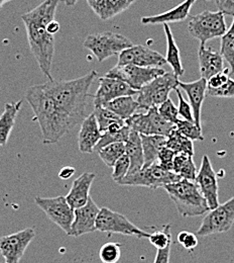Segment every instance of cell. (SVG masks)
I'll return each mask as SVG.
<instances>
[{"mask_svg": "<svg viewBox=\"0 0 234 263\" xmlns=\"http://www.w3.org/2000/svg\"><path fill=\"white\" fill-rule=\"evenodd\" d=\"M173 172L178 174L182 179L195 181L198 172L193 161V156L185 153H178L174 159Z\"/></svg>", "mask_w": 234, "mask_h": 263, "instance_id": "cell-29", "label": "cell"}, {"mask_svg": "<svg viewBox=\"0 0 234 263\" xmlns=\"http://www.w3.org/2000/svg\"><path fill=\"white\" fill-rule=\"evenodd\" d=\"M121 256V245L115 242H108L102 245L99 257L103 263H116Z\"/></svg>", "mask_w": 234, "mask_h": 263, "instance_id": "cell-35", "label": "cell"}, {"mask_svg": "<svg viewBox=\"0 0 234 263\" xmlns=\"http://www.w3.org/2000/svg\"><path fill=\"white\" fill-rule=\"evenodd\" d=\"M177 130L186 138L191 141H204V137L202 135V129L197 127V125L193 122H189L186 120H180L176 124Z\"/></svg>", "mask_w": 234, "mask_h": 263, "instance_id": "cell-36", "label": "cell"}, {"mask_svg": "<svg viewBox=\"0 0 234 263\" xmlns=\"http://www.w3.org/2000/svg\"><path fill=\"white\" fill-rule=\"evenodd\" d=\"M176 155H177L176 152L168 149L167 147H164L159 154L158 164L160 165L162 168H164L165 170L173 171V164H174V159Z\"/></svg>", "mask_w": 234, "mask_h": 263, "instance_id": "cell-44", "label": "cell"}, {"mask_svg": "<svg viewBox=\"0 0 234 263\" xmlns=\"http://www.w3.org/2000/svg\"><path fill=\"white\" fill-rule=\"evenodd\" d=\"M143 156H144V165L143 168L150 167L151 165L158 163V158L161 150L166 147L167 138L164 136L158 135H140Z\"/></svg>", "mask_w": 234, "mask_h": 263, "instance_id": "cell-25", "label": "cell"}, {"mask_svg": "<svg viewBox=\"0 0 234 263\" xmlns=\"http://www.w3.org/2000/svg\"><path fill=\"white\" fill-rule=\"evenodd\" d=\"M0 9H1V8H0Z\"/></svg>", "mask_w": 234, "mask_h": 263, "instance_id": "cell-54", "label": "cell"}, {"mask_svg": "<svg viewBox=\"0 0 234 263\" xmlns=\"http://www.w3.org/2000/svg\"><path fill=\"white\" fill-rule=\"evenodd\" d=\"M130 167H131L130 158L127 157L126 154H124L121 158L118 159V161L113 166L112 179L115 182L123 179L127 175V173L130 171Z\"/></svg>", "mask_w": 234, "mask_h": 263, "instance_id": "cell-40", "label": "cell"}, {"mask_svg": "<svg viewBox=\"0 0 234 263\" xmlns=\"http://www.w3.org/2000/svg\"><path fill=\"white\" fill-rule=\"evenodd\" d=\"M195 183L199 187L203 197H205L210 210H213L220 204L217 174L214 171L211 161L207 155L203 156Z\"/></svg>", "mask_w": 234, "mask_h": 263, "instance_id": "cell-15", "label": "cell"}, {"mask_svg": "<svg viewBox=\"0 0 234 263\" xmlns=\"http://www.w3.org/2000/svg\"><path fill=\"white\" fill-rule=\"evenodd\" d=\"M148 240L152 245L157 249H165L172 243V234L171 225H165L162 230L156 231L152 233L148 237Z\"/></svg>", "mask_w": 234, "mask_h": 263, "instance_id": "cell-37", "label": "cell"}, {"mask_svg": "<svg viewBox=\"0 0 234 263\" xmlns=\"http://www.w3.org/2000/svg\"><path fill=\"white\" fill-rule=\"evenodd\" d=\"M22 105L23 100L5 104L4 110L0 116V146H4L7 143Z\"/></svg>", "mask_w": 234, "mask_h": 263, "instance_id": "cell-26", "label": "cell"}, {"mask_svg": "<svg viewBox=\"0 0 234 263\" xmlns=\"http://www.w3.org/2000/svg\"><path fill=\"white\" fill-rule=\"evenodd\" d=\"M177 97L179 99V107H178V111H179V116H181L182 118H184V120L189 121V122H194V117H193V110L191 107V104L186 101L185 99L183 98L180 89H178V87L175 89Z\"/></svg>", "mask_w": 234, "mask_h": 263, "instance_id": "cell-42", "label": "cell"}, {"mask_svg": "<svg viewBox=\"0 0 234 263\" xmlns=\"http://www.w3.org/2000/svg\"><path fill=\"white\" fill-rule=\"evenodd\" d=\"M103 106L125 122L135 114L138 108V103L133 97H121L104 104Z\"/></svg>", "mask_w": 234, "mask_h": 263, "instance_id": "cell-28", "label": "cell"}, {"mask_svg": "<svg viewBox=\"0 0 234 263\" xmlns=\"http://www.w3.org/2000/svg\"><path fill=\"white\" fill-rule=\"evenodd\" d=\"M169 254H171V245L167 246L165 249H158L154 263H169Z\"/></svg>", "mask_w": 234, "mask_h": 263, "instance_id": "cell-48", "label": "cell"}, {"mask_svg": "<svg viewBox=\"0 0 234 263\" xmlns=\"http://www.w3.org/2000/svg\"><path fill=\"white\" fill-rule=\"evenodd\" d=\"M178 242L187 250H193L198 245V239L197 235L188 232V231H182L178 234Z\"/></svg>", "mask_w": 234, "mask_h": 263, "instance_id": "cell-43", "label": "cell"}, {"mask_svg": "<svg viewBox=\"0 0 234 263\" xmlns=\"http://www.w3.org/2000/svg\"><path fill=\"white\" fill-rule=\"evenodd\" d=\"M64 1H65L66 5H68V6H73L78 2V0H64Z\"/></svg>", "mask_w": 234, "mask_h": 263, "instance_id": "cell-51", "label": "cell"}, {"mask_svg": "<svg viewBox=\"0 0 234 263\" xmlns=\"http://www.w3.org/2000/svg\"><path fill=\"white\" fill-rule=\"evenodd\" d=\"M131 128L129 126H124L121 130L117 132H105L102 134L100 141L98 142L97 146L95 147V150L98 152L100 149L104 148L107 145L117 143V142H122L126 143L131 134Z\"/></svg>", "mask_w": 234, "mask_h": 263, "instance_id": "cell-34", "label": "cell"}, {"mask_svg": "<svg viewBox=\"0 0 234 263\" xmlns=\"http://www.w3.org/2000/svg\"><path fill=\"white\" fill-rule=\"evenodd\" d=\"M132 130V129H131ZM125 154L130 158L131 167L127 175H132L143 168L144 156L142 150V144L140 135L137 132L132 130L129 140L125 143Z\"/></svg>", "mask_w": 234, "mask_h": 263, "instance_id": "cell-24", "label": "cell"}, {"mask_svg": "<svg viewBox=\"0 0 234 263\" xmlns=\"http://www.w3.org/2000/svg\"><path fill=\"white\" fill-rule=\"evenodd\" d=\"M188 31L201 45H205L210 40L222 37L227 32L225 14L221 11L205 10L191 17Z\"/></svg>", "mask_w": 234, "mask_h": 263, "instance_id": "cell-6", "label": "cell"}, {"mask_svg": "<svg viewBox=\"0 0 234 263\" xmlns=\"http://www.w3.org/2000/svg\"><path fill=\"white\" fill-rule=\"evenodd\" d=\"M132 3L129 0H107L102 21H108L126 10Z\"/></svg>", "mask_w": 234, "mask_h": 263, "instance_id": "cell-38", "label": "cell"}, {"mask_svg": "<svg viewBox=\"0 0 234 263\" xmlns=\"http://www.w3.org/2000/svg\"><path fill=\"white\" fill-rule=\"evenodd\" d=\"M35 231L27 228L0 238V254L4 263H19L28 246L34 240Z\"/></svg>", "mask_w": 234, "mask_h": 263, "instance_id": "cell-14", "label": "cell"}, {"mask_svg": "<svg viewBox=\"0 0 234 263\" xmlns=\"http://www.w3.org/2000/svg\"><path fill=\"white\" fill-rule=\"evenodd\" d=\"M95 178V173L85 172L77 179H75L71 187V191L65 197L68 203L71 205L73 210L82 208L88 202L90 197V189Z\"/></svg>", "mask_w": 234, "mask_h": 263, "instance_id": "cell-19", "label": "cell"}, {"mask_svg": "<svg viewBox=\"0 0 234 263\" xmlns=\"http://www.w3.org/2000/svg\"><path fill=\"white\" fill-rule=\"evenodd\" d=\"M125 125L139 135H158L166 138L177 129L175 124L167 122L160 115L158 107H152L145 114H134L125 121Z\"/></svg>", "mask_w": 234, "mask_h": 263, "instance_id": "cell-9", "label": "cell"}, {"mask_svg": "<svg viewBox=\"0 0 234 263\" xmlns=\"http://www.w3.org/2000/svg\"><path fill=\"white\" fill-rule=\"evenodd\" d=\"M220 54L229 64L231 73L234 74V18L230 29L221 37Z\"/></svg>", "mask_w": 234, "mask_h": 263, "instance_id": "cell-32", "label": "cell"}, {"mask_svg": "<svg viewBox=\"0 0 234 263\" xmlns=\"http://www.w3.org/2000/svg\"><path fill=\"white\" fill-rule=\"evenodd\" d=\"M228 79H229V76L224 72L216 74L213 77H211L209 80H207V88H211V89L219 88L222 85H224L228 81Z\"/></svg>", "mask_w": 234, "mask_h": 263, "instance_id": "cell-45", "label": "cell"}, {"mask_svg": "<svg viewBox=\"0 0 234 263\" xmlns=\"http://www.w3.org/2000/svg\"><path fill=\"white\" fill-rule=\"evenodd\" d=\"M158 110L165 120H167V122L172 124L176 125L177 122L179 121L178 107L174 104L171 99H167L163 104H161L158 107Z\"/></svg>", "mask_w": 234, "mask_h": 263, "instance_id": "cell-39", "label": "cell"}, {"mask_svg": "<svg viewBox=\"0 0 234 263\" xmlns=\"http://www.w3.org/2000/svg\"><path fill=\"white\" fill-rule=\"evenodd\" d=\"M169 198L176 204L179 214L184 217H199L207 214L210 208L194 181L181 179L164 186Z\"/></svg>", "mask_w": 234, "mask_h": 263, "instance_id": "cell-4", "label": "cell"}, {"mask_svg": "<svg viewBox=\"0 0 234 263\" xmlns=\"http://www.w3.org/2000/svg\"><path fill=\"white\" fill-rule=\"evenodd\" d=\"M100 209L94 202L92 197H89L88 202L74 211V221L72 224L71 236L80 237L85 234L93 233L96 229V221Z\"/></svg>", "mask_w": 234, "mask_h": 263, "instance_id": "cell-18", "label": "cell"}, {"mask_svg": "<svg viewBox=\"0 0 234 263\" xmlns=\"http://www.w3.org/2000/svg\"><path fill=\"white\" fill-rule=\"evenodd\" d=\"M233 224L234 197L206 214L197 235L207 237L213 234L226 233L231 229Z\"/></svg>", "mask_w": 234, "mask_h": 263, "instance_id": "cell-11", "label": "cell"}, {"mask_svg": "<svg viewBox=\"0 0 234 263\" xmlns=\"http://www.w3.org/2000/svg\"><path fill=\"white\" fill-rule=\"evenodd\" d=\"M96 229L103 233H115L126 236H134L138 239L148 238L151 235L137 228L125 216L111 211L108 208L100 209L96 221Z\"/></svg>", "mask_w": 234, "mask_h": 263, "instance_id": "cell-13", "label": "cell"}, {"mask_svg": "<svg viewBox=\"0 0 234 263\" xmlns=\"http://www.w3.org/2000/svg\"><path fill=\"white\" fill-rule=\"evenodd\" d=\"M22 18L27 30L31 51L39 69L49 78V81H53L52 64L55 53V39L47 31V26L55 21V17L34 7L33 10L24 14Z\"/></svg>", "mask_w": 234, "mask_h": 263, "instance_id": "cell-3", "label": "cell"}, {"mask_svg": "<svg viewBox=\"0 0 234 263\" xmlns=\"http://www.w3.org/2000/svg\"><path fill=\"white\" fill-rule=\"evenodd\" d=\"M167 64L166 57L141 45L133 46L118 55L117 65H134L148 68H161Z\"/></svg>", "mask_w": 234, "mask_h": 263, "instance_id": "cell-16", "label": "cell"}, {"mask_svg": "<svg viewBox=\"0 0 234 263\" xmlns=\"http://www.w3.org/2000/svg\"><path fill=\"white\" fill-rule=\"evenodd\" d=\"M196 0H185L178 6L167 10L166 12H163L158 15H152V16H144L141 18V24L143 25H159V24H169V23H177V22H183L185 21L190 10L195 3Z\"/></svg>", "mask_w": 234, "mask_h": 263, "instance_id": "cell-23", "label": "cell"}, {"mask_svg": "<svg viewBox=\"0 0 234 263\" xmlns=\"http://www.w3.org/2000/svg\"><path fill=\"white\" fill-rule=\"evenodd\" d=\"M8 1H11V0H0V8H2V5Z\"/></svg>", "mask_w": 234, "mask_h": 263, "instance_id": "cell-52", "label": "cell"}, {"mask_svg": "<svg viewBox=\"0 0 234 263\" xmlns=\"http://www.w3.org/2000/svg\"><path fill=\"white\" fill-rule=\"evenodd\" d=\"M129 1H130V2H131V3H132V4H133V3H134V1H135V0H129Z\"/></svg>", "mask_w": 234, "mask_h": 263, "instance_id": "cell-53", "label": "cell"}, {"mask_svg": "<svg viewBox=\"0 0 234 263\" xmlns=\"http://www.w3.org/2000/svg\"><path fill=\"white\" fill-rule=\"evenodd\" d=\"M166 147L178 153H185L190 156H194L193 142L182 135L177 129L167 138Z\"/></svg>", "mask_w": 234, "mask_h": 263, "instance_id": "cell-30", "label": "cell"}, {"mask_svg": "<svg viewBox=\"0 0 234 263\" xmlns=\"http://www.w3.org/2000/svg\"><path fill=\"white\" fill-rule=\"evenodd\" d=\"M179 87H181L189 99V103L191 104L193 110L194 122L201 129V108L205 97L207 95V80L200 78L194 82H179Z\"/></svg>", "mask_w": 234, "mask_h": 263, "instance_id": "cell-21", "label": "cell"}, {"mask_svg": "<svg viewBox=\"0 0 234 263\" xmlns=\"http://www.w3.org/2000/svg\"><path fill=\"white\" fill-rule=\"evenodd\" d=\"M26 99L34 110V121L39 125L45 144L59 142L72 129L67 116L57 106L44 84L30 87Z\"/></svg>", "mask_w": 234, "mask_h": 263, "instance_id": "cell-2", "label": "cell"}, {"mask_svg": "<svg viewBox=\"0 0 234 263\" xmlns=\"http://www.w3.org/2000/svg\"><path fill=\"white\" fill-rule=\"evenodd\" d=\"M84 48L91 51L99 62L111 56L119 55L134 44L126 36L112 32L89 34L83 43Z\"/></svg>", "mask_w": 234, "mask_h": 263, "instance_id": "cell-7", "label": "cell"}, {"mask_svg": "<svg viewBox=\"0 0 234 263\" xmlns=\"http://www.w3.org/2000/svg\"><path fill=\"white\" fill-rule=\"evenodd\" d=\"M47 31L51 34H55L60 31V24L55 20L53 22H51L48 26H47Z\"/></svg>", "mask_w": 234, "mask_h": 263, "instance_id": "cell-50", "label": "cell"}, {"mask_svg": "<svg viewBox=\"0 0 234 263\" xmlns=\"http://www.w3.org/2000/svg\"><path fill=\"white\" fill-rule=\"evenodd\" d=\"M207 95L214 98H234V80L229 78L228 81L219 88H207Z\"/></svg>", "mask_w": 234, "mask_h": 263, "instance_id": "cell-41", "label": "cell"}, {"mask_svg": "<svg viewBox=\"0 0 234 263\" xmlns=\"http://www.w3.org/2000/svg\"><path fill=\"white\" fill-rule=\"evenodd\" d=\"M93 114H94V116L96 118L99 130H100L102 134H104L105 132L107 131L108 128L112 124L123 121L119 117H117L114 112H112L111 110L107 109L104 106H94Z\"/></svg>", "mask_w": 234, "mask_h": 263, "instance_id": "cell-33", "label": "cell"}, {"mask_svg": "<svg viewBox=\"0 0 234 263\" xmlns=\"http://www.w3.org/2000/svg\"><path fill=\"white\" fill-rule=\"evenodd\" d=\"M219 11L234 17V0H215Z\"/></svg>", "mask_w": 234, "mask_h": 263, "instance_id": "cell-46", "label": "cell"}, {"mask_svg": "<svg viewBox=\"0 0 234 263\" xmlns=\"http://www.w3.org/2000/svg\"><path fill=\"white\" fill-rule=\"evenodd\" d=\"M179 77L173 72H166L157 77L138 91L136 99L138 108L148 110L152 107H159L169 99L171 91L179 86Z\"/></svg>", "mask_w": 234, "mask_h": 263, "instance_id": "cell-5", "label": "cell"}, {"mask_svg": "<svg viewBox=\"0 0 234 263\" xmlns=\"http://www.w3.org/2000/svg\"><path fill=\"white\" fill-rule=\"evenodd\" d=\"M76 170L74 167H71V166H65L63 167L60 172H59V177L61 179H64V180H67L70 179L74 174H75Z\"/></svg>", "mask_w": 234, "mask_h": 263, "instance_id": "cell-49", "label": "cell"}, {"mask_svg": "<svg viewBox=\"0 0 234 263\" xmlns=\"http://www.w3.org/2000/svg\"><path fill=\"white\" fill-rule=\"evenodd\" d=\"M102 133L99 130L94 114L87 116L81 124L78 135L79 150L82 153H92L100 141Z\"/></svg>", "mask_w": 234, "mask_h": 263, "instance_id": "cell-20", "label": "cell"}, {"mask_svg": "<svg viewBox=\"0 0 234 263\" xmlns=\"http://www.w3.org/2000/svg\"><path fill=\"white\" fill-rule=\"evenodd\" d=\"M36 205L47 215V217L65 233L71 236L72 224L74 221V211L68 203L66 197H39L34 198Z\"/></svg>", "mask_w": 234, "mask_h": 263, "instance_id": "cell-12", "label": "cell"}, {"mask_svg": "<svg viewBox=\"0 0 234 263\" xmlns=\"http://www.w3.org/2000/svg\"><path fill=\"white\" fill-rule=\"evenodd\" d=\"M137 93V90L123 81L104 76L99 79V87L94 96V106H103L118 98L134 97Z\"/></svg>", "mask_w": 234, "mask_h": 263, "instance_id": "cell-17", "label": "cell"}, {"mask_svg": "<svg viewBox=\"0 0 234 263\" xmlns=\"http://www.w3.org/2000/svg\"><path fill=\"white\" fill-rule=\"evenodd\" d=\"M86 1H87L88 5L91 7V9L102 20L103 15H104L107 0H86Z\"/></svg>", "mask_w": 234, "mask_h": 263, "instance_id": "cell-47", "label": "cell"}, {"mask_svg": "<svg viewBox=\"0 0 234 263\" xmlns=\"http://www.w3.org/2000/svg\"><path fill=\"white\" fill-rule=\"evenodd\" d=\"M98 73L95 70L73 80L48 81L44 83L47 92L54 99L57 106L66 115L72 128L81 125L86 119L87 99L89 90Z\"/></svg>", "mask_w": 234, "mask_h": 263, "instance_id": "cell-1", "label": "cell"}, {"mask_svg": "<svg viewBox=\"0 0 234 263\" xmlns=\"http://www.w3.org/2000/svg\"><path fill=\"white\" fill-rule=\"evenodd\" d=\"M3 263H4V262H3Z\"/></svg>", "mask_w": 234, "mask_h": 263, "instance_id": "cell-55", "label": "cell"}, {"mask_svg": "<svg viewBox=\"0 0 234 263\" xmlns=\"http://www.w3.org/2000/svg\"><path fill=\"white\" fill-rule=\"evenodd\" d=\"M164 30L166 33L167 37V56H166V61L167 64L172 67L173 73L177 76L180 77L184 74V68L182 65V60H181V55H180V50L177 46V43L174 39V35L172 33V31L168 27L167 24H164Z\"/></svg>", "mask_w": 234, "mask_h": 263, "instance_id": "cell-27", "label": "cell"}, {"mask_svg": "<svg viewBox=\"0 0 234 263\" xmlns=\"http://www.w3.org/2000/svg\"><path fill=\"white\" fill-rule=\"evenodd\" d=\"M199 66L201 78L209 80L216 74L222 73L224 70V58L218 52L207 49L205 45H201L199 52Z\"/></svg>", "mask_w": 234, "mask_h": 263, "instance_id": "cell-22", "label": "cell"}, {"mask_svg": "<svg viewBox=\"0 0 234 263\" xmlns=\"http://www.w3.org/2000/svg\"><path fill=\"white\" fill-rule=\"evenodd\" d=\"M124 154H125V143H122V142H117V143L107 145L98 151V155L102 162L108 167H113L114 164L118 161V159L121 158Z\"/></svg>", "mask_w": 234, "mask_h": 263, "instance_id": "cell-31", "label": "cell"}, {"mask_svg": "<svg viewBox=\"0 0 234 263\" xmlns=\"http://www.w3.org/2000/svg\"><path fill=\"white\" fill-rule=\"evenodd\" d=\"M165 73V70L162 68L116 65L105 74V77L121 80L134 90L139 91L144 85Z\"/></svg>", "mask_w": 234, "mask_h": 263, "instance_id": "cell-10", "label": "cell"}, {"mask_svg": "<svg viewBox=\"0 0 234 263\" xmlns=\"http://www.w3.org/2000/svg\"><path fill=\"white\" fill-rule=\"evenodd\" d=\"M182 178L173 171H167L162 168L158 163L151 165L150 167L142 168L140 171L126 175L123 179L117 181L119 185L132 186H144L151 190H158L167 184L177 182Z\"/></svg>", "mask_w": 234, "mask_h": 263, "instance_id": "cell-8", "label": "cell"}]
</instances>
